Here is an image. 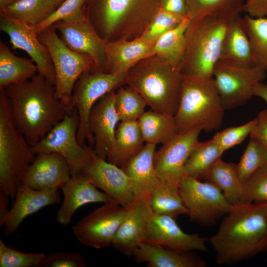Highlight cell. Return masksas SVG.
<instances>
[{
    "instance_id": "c3c4849f",
    "label": "cell",
    "mask_w": 267,
    "mask_h": 267,
    "mask_svg": "<svg viewBox=\"0 0 267 267\" xmlns=\"http://www.w3.org/2000/svg\"><path fill=\"white\" fill-rule=\"evenodd\" d=\"M159 6L171 13L183 16L187 14L186 0H159Z\"/></svg>"
},
{
    "instance_id": "cb8c5ba5",
    "label": "cell",
    "mask_w": 267,
    "mask_h": 267,
    "mask_svg": "<svg viewBox=\"0 0 267 267\" xmlns=\"http://www.w3.org/2000/svg\"><path fill=\"white\" fill-rule=\"evenodd\" d=\"M154 44L141 37L133 39H120L106 43L107 73H127L141 60L155 54Z\"/></svg>"
},
{
    "instance_id": "3957f363",
    "label": "cell",
    "mask_w": 267,
    "mask_h": 267,
    "mask_svg": "<svg viewBox=\"0 0 267 267\" xmlns=\"http://www.w3.org/2000/svg\"><path fill=\"white\" fill-rule=\"evenodd\" d=\"M88 16L106 42L142 36L158 10L159 0H87Z\"/></svg>"
},
{
    "instance_id": "8d00e7d4",
    "label": "cell",
    "mask_w": 267,
    "mask_h": 267,
    "mask_svg": "<svg viewBox=\"0 0 267 267\" xmlns=\"http://www.w3.org/2000/svg\"><path fill=\"white\" fill-rule=\"evenodd\" d=\"M244 29L251 46L255 66L267 71V18L242 17Z\"/></svg>"
},
{
    "instance_id": "5b68a950",
    "label": "cell",
    "mask_w": 267,
    "mask_h": 267,
    "mask_svg": "<svg viewBox=\"0 0 267 267\" xmlns=\"http://www.w3.org/2000/svg\"><path fill=\"white\" fill-rule=\"evenodd\" d=\"M231 21L212 17L190 20L185 32V51L178 68L181 77H213Z\"/></svg>"
},
{
    "instance_id": "60d3db41",
    "label": "cell",
    "mask_w": 267,
    "mask_h": 267,
    "mask_svg": "<svg viewBox=\"0 0 267 267\" xmlns=\"http://www.w3.org/2000/svg\"><path fill=\"white\" fill-rule=\"evenodd\" d=\"M185 17L159 8L141 37L155 44L161 36L178 25Z\"/></svg>"
},
{
    "instance_id": "db71d44e",
    "label": "cell",
    "mask_w": 267,
    "mask_h": 267,
    "mask_svg": "<svg viewBox=\"0 0 267 267\" xmlns=\"http://www.w3.org/2000/svg\"><path fill=\"white\" fill-rule=\"evenodd\" d=\"M266 215L267 216V204L266 207Z\"/></svg>"
},
{
    "instance_id": "ac0fdd59",
    "label": "cell",
    "mask_w": 267,
    "mask_h": 267,
    "mask_svg": "<svg viewBox=\"0 0 267 267\" xmlns=\"http://www.w3.org/2000/svg\"><path fill=\"white\" fill-rule=\"evenodd\" d=\"M208 241L197 233L184 232L174 218L150 212L144 242L175 250L206 252L208 250Z\"/></svg>"
},
{
    "instance_id": "bcb514c9",
    "label": "cell",
    "mask_w": 267,
    "mask_h": 267,
    "mask_svg": "<svg viewBox=\"0 0 267 267\" xmlns=\"http://www.w3.org/2000/svg\"><path fill=\"white\" fill-rule=\"evenodd\" d=\"M256 119V123L250 136L258 139L267 148V109L261 111Z\"/></svg>"
},
{
    "instance_id": "484cf974",
    "label": "cell",
    "mask_w": 267,
    "mask_h": 267,
    "mask_svg": "<svg viewBox=\"0 0 267 267\" xmlns=\"http://www.w3.org/2000/svg\"><path fill=\"white\" fill-rule=\"evenodd\" d=\"M138 263H146L149 267H206V261L192 251L168 248L143 242L134 256Z\"/></svg>"
},
{
    "instance_id": "9a60e30c",
    "label": "cell",
    "mask_w": 267,
    "mask_h": 267,
    "mask_svg": "<svg viewBox=\"0 0 267 267\" xmlns=\"http://www.w3.org/2000/svg\"><path fill=\"white\" fill-rule=\"evenodd\" d=\"M202 131V127H197L177 134L155 150L154 166L160 182L178 187L183 176L184 165Z\"/></svg>"
},
{
    "instance_id": "30bf717a",
    "label": "cell",
    "mask_w": 267,
    "mask_h": 267,
    "mask_svg": "<svg viewBox=\"0 0 267 267\" xmlns=\"http://www.w3.org/2000/svg\"><path fill=\"white\" fill-rule=\"evenodd\" d=\"M79 126L78 112L73 108L42 139L30 146L32 152L35 155L57 153L68 163L72 176L82 172L94 152L92 148L79 142L77 137Z\"/></svg>"
},
{
    "instance_id": "d4e9b609",
    "label": "cell",
    "mask_w": 267,
    "mask_h": 267,
    "mask_svg": "<svg viewBox=\"0 0 267 267\" xmlns=\"http://www.w3.org/2000/svg\"><path fill=\"white\" fill-rule=\"evenodd\" d=\"M156 146L145 143L137 154L120 167L134 181L135 199L147 203L153 189L160 182L153 162Z\"/></svg>"
},
{
    "instance_id": "9c48e42d",
    "label": "cell",
    "mask_w": 267,
    "mask_h": 267,
    "mask_svg": "<svg viewBox=\"0 0 267 267\" xmlns=\"http://www.w3.org/2000/svg\"><path fill=\"white\" fill-rule=\"evenodd\" d=\"M38 38L46 47L53 65L56 96L70 108L75 84L83 73L93 69V61L89 55L78 53L68 48L53 25L40 33Z\"/></svg>"
},
{
    "instance_id": "4dcf8cb0",
    "label": "cell",
    "mask_w": 267,
    "mask_h": 267,
    "mask_svg": "<svg viewBox=\"0 0 267 267\" xmlns=\"http://www.w3.org/2000/svg\"><path fill=\"white\" fill-rule=\"evenodd\" d=\"M224 152L213 138L204 141L198 140L184 165L183 176L205 179Z\"/></svg>"
},
{
    "instance_id": "83f0119b",
    "label": "cell",
    "mask_w": 267,
    "mask_h": 267,
    "mask_svg": "<svg viewBox=\"0 0 267 267\" xmlns=\"http://www.w3.org/2000/svg\"><path fill=\"white\" fill-rule=\"evenodd\" d=\"M144 142L137 121L120 122L106 160L121 167L142 148Z\"/></svg>"
},
{
    "instance_id": "d590c367",
    "label": "cell",
    "mask_w": 267,
    "mask_h": 267,
    "mask_svg": "<svg viewBox=\"0 0 267 267\" xmlns=\"http://www.w3.org/2000/svg\"><path fill=\"white\" fill-rule=\"evenodd\" d=\"M148 204L151 211L156 214L169 216L175 218L187 213L178 187L161 182L153 189Z\"/></svg>"
},
{
    "instance_id": "681fc988",
    "label": "cell",
    "mask_w": 267,
    "mask_h": 267,
    "mask_svg": "<svg viewBox=\"0 0 267 267\" xmlns=\"http://www.w3.org/2000/svg\"><path fill=\"white\" fill-rule=\"evenodd\" d=\"M9 197L3 192L0 191V226L9 210L8 209L9 205Z\"/></svg>"
},
{
    "instance_id": "b9f144b4",
    "label": "cell",
    "mask_w": 267,
    "mask_h": 267,
    "mask_svg": "<svg viewBox=\"0 0 267 267\" xmlns=\"http://www.w3.org/2000/svg\"><path fill=\"white\" fill-rule=\"evenodd\" d=\"M45 255L20 252L6 245L0 239V267H39Z\"/></svg>"
},
{
    "instance_id": "52a82bcc",
    "label": "cell",
    "mask_w": 267,
    "mask_h": 267,
    "mask_svg": "<svg viewBox=\"0 0 267 267\" xmlns=\"http://www.w3.org/2000/svg\"><path fill=\"white\" fill-rule=\"evenodd\" d=\"M12 119L6 97L0 90V191L13 202L24 175L35 158Z\"/></svg>"
},
{
    "instance_id": "5bb4252c",
    "label": "cell",
    "mask_w": 267,
    "mask_h": 267,
    "mask_svg": "<svg viewBox=\"0 0 267 267\" xmlns=\"http://www.w3.org/2000/svg\"><path fill=\"white\" fill-rule=\"evenodd\" d=\"M52 25L65 45L72 51L89 55L93 60L92 70L106 72L105 46L107 42L100 37L90 22L86 10L73 20L60 21Z\"/></svg>"
},
{
    "instance_id": "44dd1931",
    "label": "cell",
    "mask_w": 267,
    "mask_h": 267,
    "mask_svg": "<svg viewBox=\"0 0 267 267\" xmlns=\"http://www.w3.org/2000/svg\"><path fill=\"white\" fill-rule=\"evenodd\" d=\"M60 195L58 189L39 190L21 184L17 189L13 205L0 226L4 235H11L23 220L44 207L59 204Z\"/></svg>"
},
{
    "instance_id": "f546056e",
    "label": "cell",
    "mask_w": 267,
    "mask_h": 267,
    "mask_svg": "<svg viewBox=\"0 0 267 267\" xmlns=\"http://www.w3.org/2000/svg\"><path fill=\"white\" fill-rule=\"evenodd\" d=\"M137 122L145 143L163 144L177 134L174 115L151 109L145 111Z\"/></svg>"
},
{
    "instance_id": "ee69618b",
    "label": "cell",
    "mask_w": 267,
    "mask_h": 267,
    "mask_svg": "<svg viewBox=\"0 0 267 267\" xmlns=\"http://www.w3.org/2000/svg\"><path fill=\"white\" fill-rule=\"evenodd\" d=\"M256 123L255 118L242 125L225 129L216 133L213 139L225 151L241 143L250 135Z\"/></svg>"
},
{
    "instance_id": "ab89813d",
    "label": "cell",
    "mask_w": 267,
    "mask_h": 267,
    "mask_svg": "<svg viewBox=\"0 0 267 267\" xmlns=\"http://www.w3.org/2000/svg\"><path fill=\"white\" fill-rule=\"evenodd\" d=\"M267 203V165L254 172L243 183L239 203Z\"/></svg>"
},
{
    "instance_id": "4fadbf2b",
    "label": "cell",
    "mask_w": 267,
    "mask_h": 267,
    "mask_svg": "<svg viewBox=\"0 0 267 267\" xmlns=\"http://www.w3.org/2000/svg\"><path fill=\"white\" fill-rule=\"evenodd\" d=\"M266 77V71L254 66L242 68L218 62L213 77L225 110L245 104L254 96L256 86Z\"/></svg>"
},
{
    "instance_id": "6da1fadb",
    "label": "cell",
    "mask_w": 267,
    "mask_h": 267,
    "mask_svg": "<svg viewBox=\"0 0 267 267\" xmlns=\"http://www.w3.org/2000/svg\"><path fill=\"white\" fill-rule=\"evenodd\" d=\"M13 122L32 146L46 134L72 109L55 94V86L37 74L2 89Z\"/></svg>"
},
{
    "instance_id": "8992f818",
    "label": "cell",
    "mask_w": 267,
    "mask_h": 267,
    "mask_svg": "<svg viewBox=\"0 0 267 267\" xmlns=\"http://www.w3.org/2000/svg\"><path fill=\"white\" fill-rule=\"evenodd\" d=\"M225 110L213 77H181L179 104L174 116L177 134L197 127L207 132L218 130Z\"/></svg>"
},
{
    "instance_id": "2e32d148",
    "label": "cell",
    "mask_w": 267,
    "mask_h": 267,
    "mask_svg": "<svg viewBox=\"0 0 267 267\" xmlns=\"http://www.w3.org/2000/svg\"><path fill=\"white\" fill-rule=\"evenodd\" d=\"M82 172L110 201L129 207L135 199L132 179L120 167L93 153Z\"/></svg>"
},
{
    "instance_id": "e575fe53",
    "label": "cell",
    "mask_w": 267,
    "mask_h": 267,
    "mask_svg": "<svg viewBox=\"0 0 267 267\" xmlns=\"http://www.w3.org/2000/svg\"><path fill=\"white\" fill-rule=\"evenodd\" d=\"M58 7L55 0H18L0 9V14L36 26L45 20Z\"/></svg>"
},
{
    "instance_id": "4316f807",
    "label": "cell",
    "mask_w": 267,
    "mask_h": 267,
    "mask_svg": "<svg viewBox=\"0 0 267 267\" xmlns=\"http://www.w3.org/2000/svg\"><path fill=\"white\" fill-rule=\"evenodd\" d=\"M218 62L242 68L255 66L250 41L240 15L229 23Z\"/></svg>"
},
{
    "instance_id": "f1b7e54d",
    "label": "cell",
    "mask_w": 267,
    "mask_h": 267,
    "mask_svg": "<svg viewBox=\"0 0 267 267\" xmlns=\"http://www.w3.org/2000/svg\"><path fill=\"white\" fill-rule=\"evenodd\" d=\"M38 73L31 58L15 55L1 41L0 42V89L23 83Z\"/></svg>"
},
{
    "instance_id": "8fae6325",
    "label": "cell",
    "mask_w": 267,
    "mask_h": 267,
    "mask_svg": "<svg viewBox=\"0 0 267 267\" xmlns=\"http://www.w3.org/2000/svg\"><path fill=\"white\" fill-rule=\"evenodd\" d=\"M178 189L190 220L201 226L214 225L232 208L221 190L210 181L183 176Z\"/></svg>"
},
{
    "instance_id": "ba28073f",
    "label": "cell",
    "mask_w": 267,
    "mask_h": 267,
    "mask_svg": "<svg viewBox=\"0 0 267 267\" xmlns=\"http://www.w3.org/2000/svg\"><path fill=\"white\" fill-rule=\"evenodd\" d=\"M127 73L113 74L90 70L83 73L76 82L70 98V107L77 110L79 118L77 137L79 142H88L92 148L94 138L88 128L90 112L96 102L105 94L126 85Z\"/></svg>"
},
{
    "instance_id": "7c38bea8",
    "label": "cell",
    "mask_w": 267,
    "mask_h": 267,
    "mask_svg": "<svg viewBox=\"0 0 267 267\" xmlns=\"http://www.w3.org/2000/svg\"><path fill=\"white\" fill-rule=\"evenodd\" d=\"M129 207H124L111 201L105 203L72 227L75 237L84 246L97 249L109 247L112 245Z\"/></svg>"
},
{
    "instance_id": "7a4b0ae2",
    "label": "cell",
    "mask_w": 267,
    "mask_h": 267,
    "mask_svg": "<svg viewBox=\"0 0 267 267\" xmlns=\"http://www.w3.org/2000/svg\"><path fill=\"white\" fill-rule=\"evenodd\" d=\"M267 203H238L208 242L220 265H234L267 250Z\"/></svg>"
},
{
    "instance_id": "ffe728a7",
    "label": "cell",
    "mask_w": 267,
    "mask_h": 267,
    "mask_svg": "<svg viewBox=\"0 0 267 267\" xmlns=\"http://www.w3.org/2000/svg\"><path fill=\"white\" fill-rule=\"evenodd\" d=\"M72 176L66 160L55 153L37 154L28 167L22 184L39 190L61 189Z\"/></svg>"
},
{
    "instance_id": "e0dca14e",
    "label": "cell",
    "mask_w": 267,
    "mask_h": 267,
    "mask_svg": "<svg viewBox=\"0 0 267 267\" xmlns=\"http://www.w3.org/2000/svg\"><path fill=\"white\" fill-rule=\"evenodd\" d=\"M0 30L9 37L13 49L24 50L34 61L38 74L55 86V75L50 54L33 25L0 14Z\"/></svg>"
},
{
    "instance_id": "f5cc1de1",
    "label": "cell",
    "mask_w": 267,
    "mask_h": 267,
    "mask_svg": "<svg viewBox=\"0 0 267 267\" xmlns=\"http://www.w3.org/2000/svg\"><path fill=\"white\" fill-rule=\"evenodd\" d=\"M58 6L65 0H55Z\"/></svg>"
},
{
    "instance_id": "603a6c76",
    "label": "cell",
    "mask_w": 267,
    "mask_h": 267,
    "mask_svg": "<svg viewBox=\"0 0 267 267\" xmlns=\"http://www.w3.org/2000/svg\"><path fill=\"white\" fill-rule=\"evenodd\" d=\"M150 212L147 202L134 199L111 245L125 256L133 257L140 244L144 242Z\"/></svg>"
},
{
    "instance_id": "f6af8a7d",
    "label": "cell",
    "mask_w": 267,
    "mask_h": 267,
    "mask_svg": "<svg viewBox=\"0 0 267 267\" xmlns=\"http://www.w3.org/2000/svg\"><path fill=\"white\" fill-rule=\"evenodd\" d=\"M82 255L74 252H57L45 255L39 267H86Z\"/></svg>"
},
{
    "instance_id": "7402d4cb",
    "label": "cell",
    "mask_w": 267,
    "mask_h": 267,
    "mask_svg": "<svg viewBox=\"0 0 267 267\" xmlns=\"http://www.w3.org/2000/svg\"><path fill=\"white\" fill-rule=\"evenodd\" d=\"M63 199L56 215V221L67 225L81 207L92 203H106L108 195L98 189L82 173L71 176L61 188Z\"/></svg>"
},
{
    "instance_id": "74e56055",
    "label": "cell",
    "mask_w": 267,
    "mask_h": 267,
    "mask_svg": "<svg viewBox=\"0 0 267 267\" xmlns=\"http://www.w3.org/2000/svg\"><path fill=\"white\" fill-rule=\"evenodd\" d=\"M147 105L140 94L129 86H122L115 92V107L120 122L137 121Z\"/></svg>"
},
{
    "instance_id": "f907efd6",
    "label": "cell",
    "mask_w": 267,
    "mask_h": 267,
    "mask_svg": "<svg viewBox=\"0 0 267 267\" xmlns=\"http://www.w3.org/2000/svg\"><path fill=\"white\" fill-rule=\"evenodd\" d=\"M254 96L263 99L267 103V85L262 82L258 84L254 89Z\"/></svg>"
},
{
    "instance_id": "816d5d0a",
    "label": "cell",
    "mask_w": 267,
    "mask_h": 267,
    "mask_svg": "<svg viewBox=\"0 0 267 267\" xmlns=\"http://www.w3.org/2000/svg\"><path fill=\"white\" fill-rule=\"evenodd\" d=\"M18 0H0V9L5 8Z\"/></svg>"
},
{
    "instance_id": "7bdbcfd3",
    "label": "cell",
    "mask_w": 267,
    "mask_h": 267,
    "mask_svg": "<svg viewBox=\"0 0 267 267\" xmlns=\"http://www.w3.org/2000/svg\"><path fill=\"white\" fill-rule=\"evenodd\" d=\"M86 1L87 0H65L45 20L38 25L33 26L35 32L38 35L57 22L77 19L84 12Z\"/></svg>"
},
{
    "instance_id": "277c9868",
    "label": "cell",
    "mask_w": 267,
    "mask_h": 267,
    "mask_svg": "<svg viewBox=\"0 0 267 267\" xmlns=\"http://www.w3.org/2000/svg\"><path fill=\"white\" fill-rule=\"evenodd\" d=\"M126 85L136 91L152 110L175 116L181 89V76L156 55L144 58L127 73Z\"/></svg>"
},
{
    "instance_id": "d6a6232c",
    "label": "cell",
    "mask_w": 267,
    "mask_h": 267,
    "mask_svg": "<svg viewBox=\"0 0 267 267\" xmlns=\"http://www.w3.org/2000/svg\"><path fill=\"white\" fill-rule=\"evenodd\" d=\"M190 22L186 15L181 22L161 36L154 45L155 55L178 69L186 46L185 32Z\"/></svg>"
},
{
    "instance_id": "f35d334b",
    "label": "cell",
    "mask_w": 267,
    "mask_h": 267,
    "mask_svg": "<svg viewBox=\"0 0 267 267\" xmlns=\"http://www.w3.org/2000/svg\"><path fill=\"white\" fill-rule=\"evenodd\" d=\"M250 137L248 145L236 164L238 175L243 184L256 170L267 165V148L258 139Z\"/></svg>"
},
{
    "instance_id": "836d02e7",
    "label": "cell",
    "mask_w": 267,
    "mask_h": 267,
    "mask_svg": "<svg viewBox=\"0 0 267 267\" xmlns=\"http://www.w3.org/2000/svg\"><path fill=\"white\" fill-rule=\"evenodd\" d=\"M205 180L217 185L231 205L239 203L243 184L239 178L236 164L221 158L213 165Z\"/></svg>"
},
{
    "instance_id": "7dc6e473",
    "label": "cell",
    "mask_w": 267,
    "mask_h": 267,
    "mask_svg": "<svg viewBox=\"0 0 267 267\" xmlns=\"http://www.w3.org/2000/svg\"><path fill=\"white\" fill-rule=\"evenodd\" d=\"M243 12L252 17H266L267 15V0H245Z\"/></svg>"
},
{
    "instance_id": "d6986e66",
    "label": "cell",
    "mask_w": 267,
    "mask_h": 267,
    "mask_svg": "<svg viewBox=\"0 0 267 267\" xmlns=\"http://www.w3.org/2000/svg\"><path fill=\"white\" fill-rule=\"evenodd\" d=\"M115 92H108L96 102L88 121L89 130L94 138V153L105 160L113 147L120 122L115 107Z\"/></svg>"
},
{
    "instance_id": "1f68e13d",
    "label": "cell",
    "mask_w": 267,
    "mask_h": 267,
    "mask_svg": "<svg viewBox=\"0 0 267 267\" xmlns=\"http://www.w3.org/2000/svg\"><path fill=\"white\" fill-rule=\"evenodd\" d=\"M190 20L212 17L232 20L243 12L245 0H186Z\"/></svg>"
}]
</instances>
